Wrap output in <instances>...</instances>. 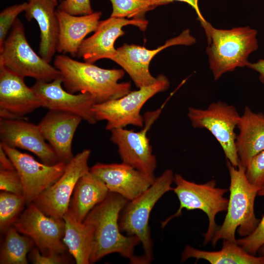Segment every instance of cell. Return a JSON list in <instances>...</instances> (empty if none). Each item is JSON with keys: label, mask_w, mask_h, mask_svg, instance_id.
<instances>
[{"label": "cell", "mask_w": 264, "mask_h": 264, "mask_svg": "<svg viewBox=\"0 0 264 264\" xmlns=\"http://www.w3.org/2000/svg\"><path fill=\"white\" fill-rule=\"evenodd\" d=\"M128 201L119 194L109 192L87 215L84 220L91 225L93 230L90 264L113 253L129 259L132 264H148L143 256L134 255L135 247L140 243L139 239L135 236H125L120 229V213Z\"/></svg>", "instance_id": "cell-1"}, {"label": "cell", "mask_w": 264, "mask_h": 264, "mask_svg": "<svg viewBox=\"0 0 264 264\" xmlns=\"http://www.w3.org/2000/svg\"><path fill=\"white\" fill-rule=\"evenodd\" d=\"M53 64L60 72L66 91L73 94L88 93L97 103L119 98L131 91L130 82H118L125 74L123 69L102 68L64 54L56 56Z\"/></svg>", "instance_id": "cell-2"}, {"label": "cell", "mask_w": 264, "mask_h": 264, "mask_svg": "<svg viewBox=\"0 0 264 264\" xmlns=\"http://www.w3.org/2000/svg\"><path fill=\"white\" fill-rule=\"evenodd\" d=\"M227 166L230 178L227 214L222 225L212 239L213 247L220 240L237 242V228L239 236L245 237L254 230L260 221L254 211L255 198L260 189L248 181L245 167L240 163L238 167H234L228 160Z\"/></svg>", "instance_id": "cell-3"}, {"label": "cell", "mask_w": 264, "mask_h": 264, "mask_svg": "<svg viewBox=\"0 0 264 264\" xmlns=\"http://www.w3.org/2000/svg\"><path fill=\"white\" fill-rule=\"evenodd\" d=\"M210 68L214 80L237 67L246 66L249 55L258 48L257 31L247 26L220 29L210 23L204 29Z\"/></svg>", "instance_id": "cell-4"}, {"label": "cell", "mask_w": 264, "mask_h": 264, "mask_svg": "<svg viewBox=\"0 0 264 264\" xmlns=\"http://www.w3.org/2000/svg\"><path fill=\"white\" fill-rule=\"evenodd\" d=\"M174 179L171 169L164 171L145 191L128 202L119 220L121 232L139 239L144 252L143 256L148 264L153 259V242L149 226L150 215L157 201L166 193L173 190L171 185Z\"/></svg>", "instance_id": "cell-5"}, {"label": "cell", "mask_w": 264, "mask_h": 264, "mask_svg": "<svg viewBox=\"0 0 264 264\" xmlns=\"http://www.w3.org/2000/svg\"><path fill=\"white\" fill-rule=\"evenodd\" d=\"M176 186L173 190L179 201V207L176 212L161 223L164 228L173 218L179 217L182 210L199 209L204 212L209 220L208 227L204 234V244H207L212 239L219 227L216 222L217 214L227 211L228 198L224 197L228 191L226 188L216 187L215 179L204 184H198L185 179L181 175H174Z\"/></svg>", "instance_id": "cell-6"}, {"label": "cell", "mask_w": 264, "mask_h": 264, "mask_svg": "<svg viewBox=\"0 0 264 264\" xmlns=\"http://www.w3.org/2000/svg\"><path fill=\"white\" fill-rule=\"evenodd\" d=\"M23 77L49 82L61 76L60 71L31 48L22 22L17 19L0 49V66Z\"/></svg>", "instance_id": "cell-7"}, {"label": "cell", "mask_w": 264, "mask_h": 264, "mask_svg": "<svg viewBox=\"0 0 264 264\" xmlns=\"http://www.w3.org/2000/svg\"><path fill=\"white\" fill-rule=\"evenodd\" d=\"M152 85L131 91L117 99L97 103L92 110L97 121L107 122L106 129L110 131L129 125L143 127L144 120L141 110L144 104L157 93L167 90L170 85L162 74Z\"/></svg>", "instance_id": "cell-8"}, {"label": "cell", "mask_w": 264, "mask_h": 264, "mask_svg": "<svg viewBox=\"0 0 264 264\" xmlns=\"http://www.w3.org/2000/svg\"><path fill=\"white\" fill-rule=\"evenodd\" d=\"M188 117L193 127L208 130L220 145L227 160L238 167L239 160L236 148L235 132L241 115L236 108L224 102L211 103L206 109L189 107Z\"/></svg>", "instance_id": "cell-9"}, {"label": "cell", "mask_w": 264, "mask_h": 264, "mask_svg": "<svg viewBox=\"0 0 264 264\" xmlns=\"http://www.w3.org/2000/svg\"><path fill=\"white\" fill-rule=\"evenodd\" d=\"M160 110L148 112L144 118V129L138 132L125 128L112 129L110 139L118 148L122 162L129 165L147 176L153 182L155 179V156L147 133L157 118Z\"/></svg>", "instance_id": "cell-10"}, {"label": "cell", "mask_w": 264, "mask_h": 264, "mask_svg": "<svg viewBox=\"0 0 264 264\" xmlns=\"http://www.w3.org/2000/svg\"><path fill=\"white\" fill-rule=\"evenodd\" d=\"M27 206L12 226L29 237L43 254L66 253L64 220L46 215L34 202Z\"/></svg>", "instance_id": "cell-11"}, {"label": "cell", "mask_w": 264, "mask_h": 264, "mask_svg": "<svg viewBox=\"0 0 264 264\" xmlns=\"http://www.w3.org/2000/svg\"><path fill=\"white\" fill-rule=\"evenodd\" d=\"M0 147L12 161L20 177L26 205L33 202L54 184L64 174L66 168L67 164L64 162L54 165L41 163L31 155L1 142Z\"/></svg>", "instance_id": "cell-12"}, {"label": "cell", "mask_w": 264, "mask_h": 264, "mask_svg": "<svg viewBox=\"0 0 264 264\" xmlns=\"http://www.w3.org/2000/svg\"><path fill=\"white\" fill-rule=\"evenodd\" d=\"M90 153L89 149H84L74 155L62 176L33 202L46 215L63 220L78 180L90 170Z\"/></svg>", "instance_id": "cell-13"}, {"label": "cell", "mask_w": 264, "mask_h": 264, "mask_svg": "<svg viewBox=\"0 0 264 264\" xmlns=\"http://www.w3.org/2000/svg\"><path fill=\"white\" fill-rule=\"evenodd\" d=\"M196 42V38L190 34V30L187 29L179 36L167 40L163 45L154 49L124 44L116 49V54L111 60L118 64L140 88L153 84L157 80L149 70L150 62L155 55L171 46L191 45Z\"/></svg>", "instance_id": "cell-14"}, {"label": "cell", "mask_w": 264, "mask_h": 264, "mask_svg": "<svg viewBox=\"0 0 264 264\" xmlns=\"http://www.w3.org/2000/svg\"><path fill=\"white\" fill-rule=\"evenodd\" d=\"M148 22L145 19H128L110 17L100 21L94 34L86 38L78 49L76 57L93 64L102 59L111 60L116 54L114 43L125 34L122 28L133 25L144 31Z\"/></svg>", "instance_id": "cell-15"}, {"label": "cell", "mask_w": 264, "mask_h": 264, "mask_svg": "<svg viewBox=\"0 0 264 264\" xmlns=\"http://www.w3.org/2000/svg\"><path fill=\"white\" fill-rule=\"evenodd\" d=\"M61 77L49 82L36 81L31 87L40 97L42 107L50 110L70 112L80 116L90 124H95L92 108L97 103L88 93H71L62 88Z\"/></svg>", "instance_id": "cell-16"}, {"label": "cell", "mask_w": 264, "mask_h": 264, "mask_svg": "<svg viewBox=\"0 0 264 264\" xmlns=\"http://www.w3.org/2000/svg\"><path fill=\"white\" fill-rule=\"evenodd\" d=\"M24 77L0 66V118L21 119L42 107V101Z\"/></svg>", "instance_id": "cell-17"}, {"label": "cell", "mask_w": 264, "mask_h": 264, "mask_svg": "<svg viewBox=\"0 0 264 264\" xmlns=\"http://www.w3.org/2000/svg\"><path fill=\"white\" fill-rule=\"evenodd\" d=\"M0 142L9 147L32 152L46 164L60 162L38 125L21 119L0 118Z\"/></svg>", "instance_id": "cell-18"}, {"label": "cell", "mask_w": 264, "mask_h": 264, "mask_svg": "<svg viewBox=\"0 0 264 264\" xmlns=\"http://www.w3.org/2000/svg\"><path fill=\"white\" fill-rule=\"evenodd\" d=\"M89 171L101 179L110 192L131 201L142 194L154 182L147 176L125 164L98 163Z\"/></svg>", "instance_id": "cell-19"}, {"label": "cell", "mask_w": 264, "mask_h": 264, "mask_svg": "<svg viewBox=\"0 0 264 264\" xmlns=\"http://www.w3.org/2000/svg\"><path fill=\"white\" fill-rule=\"evenodd\" d=\"M82 120L80 116L70 112L49 110L38 124L59 162L67 164L73 157V139Z\"/></svg>", "instance_id": "cell-20"}, {"label": "cell", "mask_w": 264, "mask_h": 264, "mask_svg": "<svg viewBox=\"0 0 264 264\" xmlns=\"http://www.w3.org/2000/svg\"><path fill=\"white\" fill-rule=\"evenodd\" d=\"M24 16L28 22L36 21L40 30L39 55L50 63L55 53L59 35L56 0H27Z\"/></svg>", "instance_id": "cell-21"}, {"label": "cell", "mask_w": 264, "mask_h": 264, "mask_svg": "<svg viewBox=\"0 0 264 264\" xmlns=\"http://www.w3.org/2000/svg\"><path fill=\"white\" fill-rule=\"evenodd\" d=\"M59 35L56 51L76 57L80 45L89 33L94 32L100 22V11L75 16L57 9Z\"/></svg>", "instance_id": "cell-22"}, {"label": "cell", "mask_w": 264, "mask_h": 264, "mask_svg": "<svg viewBox=\"0 0 264 264\" xmlns=\"http://www.w3.org/2000/svg\"><path fill=\"white\" fill-rule=\"evenodd\" d=\"M237 128L236 148L239 163L246 167L253 157L264 150V113L245 106Z\"/></svg>", "instance_id": "cell-23"}, {"label": "cell", "mask_w": 264, "mask_h": 264, "mask_svg": "<svg viewBox=\"0 0 264 264\" xmlns=\"http://www.w3.org/2000/svg\"><path fill=\"white\" fill-rule=\"evenodd\" d=\"M109 192L105 183L89 171L78 180L68 209L78 221L82 222L89 212L103 201Z\"/></svg>", "instance_id": "cell-24"}, {"label": "cell", "mask_w": 264, "mask_h": 264, "mask_svg": "<svg viewBox=\"0 0 264 264\" xmlns=\"http://www.w3.org/2000/svg\"><path fill=\"white\" fill-rule=\"evenodd\" d=\"M63 242L77 264H89L93 241L91 225L78 221L68 209L64 216Z\"/></svg>", "instance_id": "cell-25"}, {"label": "cell", "mask_w": 264, "mask_h": 264, "mask_svg": "<svg viewBox=\"0 0 264 264\" xmlns=\"http://www.w3.org/2000/svg\"><path fill=\"white\" fill-rule=\"evenodd\" d=\"M189 258L204 259L211 264H264V255L250 254L237 242L224 240L219 251H204L186 245L181 254V262Z\"/></svg>", "instance_id": "cell-26"}, {"label": "cell", "mask_w": 264, "mask_h": 264, "mask_svg": "<svg viewBox=\"0 0 264 264\" xmlns=\"http://www.w3.org/2000/svg\"><path fill=\"white\" fill-rule=\"evenodd\" d=\"M0 252V264H27V255L35 245L28 237L20 233L13 226L4 233Z\"/></svg>", "instance_id": "cell-27"}, {"label": "cell", "mask_w": 264, "mask_h": 264, "mask_svg": "<svg viewBox=\"0 0 264 264\" xmlns=\"http://www.w3.org/2000/svg\"><path fill=\"white\" fill-rule=\"evenodd\" d=\"M26 205L23 195L1 191L0 194V230L2 233L18 219Z\"/></svg>", "instance_id": "cell-28"}, {"label": "cell", "mask_w": 264, "mask_h": 264, "mask_svg": "<svg viewBox=\"0 0 264 264\" xmlns=\"http://www.w3.org/2000/svg\"><path fill=\"white\" fill-rule=\"evenodd\" d=\"M112 11L110 17L145 19L146 13L160 6V0H110Z\"/></svg>", "instance_id": "cell-29"}, {"label": "cell", "mask_w": 264, "mask_h": 264, "mask_svg": "<svg viewBox=\"0 0 264 264\" xmlns=\"http://www.w3.org/2000/svg\"><path fill=\"white\" fill-rule=\"evenodd\" d=\"M258 195L264 197V187L260 189ZM238 245L247 253L256 255L264 244V214L254 230L249 235L236 241Z\"/></svg>", "instance_id": "cell-30"}, {"label": "cell", "mask_w": 264, "mask_h": 264, "mask_svg": "<svg viewBox=\"0 0 264 264\" xmlns=\"http://www.w3.org/2000/svg\"><path fill=\"white\" fill-rule=\"evenodd\" d=\"M27 2L7 7L0 13V49L4 44L9 29L12 28L18 16L24 12Z\"/></svg>", "instance_id": "cell-31"}, {"label": "cell", "mask_w": 264, "mask_h": 264, "mask_svg": "<svg viewBox=\"0 0 264 264\" xmlns=\"http://www.w3.org/2000/svg\"><path fill=\"white\" fill-rule=\"evenodd\" d=\"M248 181L260 189L264 187V150L252 158L245 167Z\"/></svg>", "instance_id": "cell-32"}, {"label": "cell", "mask_w": 264, "mask_h": 264, "mask_svg": "<svg viewBox=\"0 0 264 264\" xmlns=\"http://www.w3.org/2000/svg\"><path fill=\"white\" fill-rule=\"evenodd\" d=\"M0 189L1 191L23 195L21 180L15 167L0 168Z\"/></svg>", "instance_id": "cell-33"}, {"label": "cell", "mask_w": 264, "mask_h": 264, "mask_svg": "<svg viewBox=\"0 0 264 264\" xmlns=\"http://www.w3.org/2000/svg\"><path fill=\"white\" fill-rule=\"evenodd\" d=\"M29 261L34 264H69L71 259L65 253L43 254L37 247H33L28 255Z\"/></svg>", "instance_id": "cell-34"}, {"label": "cell", "mask_w": 264, "mask_h": 264, "mask_svg": "<svg viewBox=\"0 0 264 264\" xmlns=\"http://www.w3.org/2000/svg\"><path fill=\"white\" fill-rule=\"evenodd\" d=\"M57 9L75 16L88 15L94 12L90 0H63L58 5Z\"/></svg>", "instance_id": "cell-35"}, {"label": "cell", "mask_w": 264, "mask_h": 264, "mask_svg": "<svg viewBox=\"0 0 264 264\" xmlns=\"http://www.w3.org/2000/svg\"><path fill=\"white\" fill-rule=\"evenodd\" d=\"M198 0H160V2L161 5H165L174 1H180L187 3L195 10L198 16V19L200 22L202 27L204 29L209 24V22L205 20L200 12L198 6Z\"/></svg>", "instance_id": "cell-36"}, {"label": "cell", "mask_w": 264, "mask_h": 264, "mask_svg": "<svg viewBox=\"0 0 264 264\" xmlns=\"http://www.w3.org/2000/svg\"><path fill=\"white\" fill-rule=\"evenodd\" d=\"M246 66L259 73V80L264 85V59L259 60L254 63L249 62Z\"/></svg>", "instance_id": "cell-37"}, {"label": "cell", "mask_w": 264, "mask_h": 264, "mask_svg": "<svg viewBox=\"0 0 264 264\" xmlns=\"http://www.w3.org/2000/svg\"><path fill=\"white\" fill-rule=\"evenodd\" d=\"M258 252H259L260 255H264V244L261 247Z\"/></svg>", "instance_id": "cell-38"}, {"label": "cell", "mask_w": 264, "mask_h": 264, "mask_svg": "<svg viewBox=\"0 0 264 264\" xmlns=\"http://www.w3.org/2000/svg\"><path fill=\"white\" fill-rule=\"evenodd\" d=\"M57 0V1H62V0Z\"/></svg>", "instance_id": "cell-39"}]
</instances>
